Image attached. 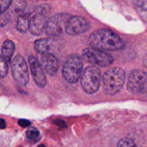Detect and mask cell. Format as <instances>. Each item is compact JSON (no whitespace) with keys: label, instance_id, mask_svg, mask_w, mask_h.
Here are the masks:
<instances>
[{"label":"cell","instance_id":"5bb4252c","mask_svg":"<svg viewBox=\"0 0 147 147\" xmlns=\"http://www.w3.org/2000/svg\"><path fill=\"white\" fill-rule=\"evenodd\" d=\"M27 2L24 1H14L11 4L7 11L11 18L14 17H20L23 14L24 9L26 7Z\"/></svg>","mask_w":147,"mask_h":147},{"label":"cell","instance_id":"4fadbf2b","mask_svg":"<svg viewBox=\"0 0 147 147\" xmlns=\"http://www.w3.org/2000/svg\"><path fill=\"white\" fill-rule=\"evenodd\" d=\"M55 42L54 39L44 38L40 39L34 42V47L37 53H51L54 49Z\"/></svg>","mask_w":147,"mask_h":147},{"label":"cell","instance_id":"3957f363","mask_svg":"<svg viewBox=\"0 0 147 147\" xmlns=\"http://www.w3.org/2000/svg\"><path fill=\"white\" fill-rule=\"evenodd\" d=\"M83 64L81 58L78 55H71L66 60L63 65L62 74L66 81L76 83L82 76Z\"/></svg>","mask_w":147,"mask_h":147},{"label":"cell","instance_id":"d6986e66","mask_svg":"<svg viewBox=\"0 0 147 147\" xmlns=\"http://www.w3.org/2000/svg\"><path fill=\"white\" fill-rule=\"evenodd\" d=\"M8 73L7 63L1 55H0V79L4 78Z\"/></svg>","mask_w":147,"mask_h":147},{"label":"cell","instance_id":"8992f818","mask_svg":"<svg viewBox=\"0 0 147 147\" xmlns=\"http://www.w3.org/2000/svg\"><path fill=\"white\" fill-rule=\"evenodd\" d=\"M71 16L67 14H57L50 17L46 23L45 31L48 36H60L66 31L67 22Z\"/></svg>","mask_w":147,"mask_h":147},{"label":"cell","instance_id":"ffe728a7","mask_svg":"<svg viewBox=\"0 0 147 147\" xmlns=\"http://www.w3.org/2000/svg\"><path fill=\"white\" fill-rule=\"evenodd\" d=\"M117 147H137L134 141L130 138H123L118 143Z\"/></svg>","mask_w":147,"mask_h":147},{"label":"cell","instance_id":"cb8c5ba5","mask_svg":"<svg viewBox=\"0 0 147 147\" xmlns=\"http://www.w3.org/2000/svg\"><path fill=\"white\" fill-rule=\"evenodd\" d=\"M55 123L58 125L59 126H61V127H66V126H67L65 122L63 121L62 120H55Z\"/></svg>","mask_w":147,"mask_h":147},{"label":"cell","instance_id":"4316f807","mask_svg":"<svg viewBox=\"0 0 147 147\" xmlns=\"http://www.w3.org/2000/svg\"><path fill=\"white\" fill-rule=\"evenodd\" d=\"M37 147H46V146H45L44 144H40V145H39V146H37Z\"/></svg>","mask_w":147,"mask_h":147},{"label":"cell","instance_id":"7c38bea8","mask_svg":"<svg viewBox=\"0 0 147 147\" xmlns=\"http://www.w3.org/2000/svg\"><path fill=\"white\" fill-rule=\"evenodd\" d=\"M29 63H30L32 75L35 83L39 87H45L47 84V78L43 72L42 68L39 64L37 58L33 55H30L29 57Z\"/></svg>","mask_w":147,"mask_h":147},{"label":"cell","instance_id":"484cf974","mask_svg":"<svg viewBox=\"0 0 147 147\" xmlns=\"http://www.w3.org/2000/svg\"><path fill=\"white\" fill-rule=\"evenodd\" d=\"M143 63H144V64L145 65V66H146V67H147V55H146L144 57Z\"/></svg>","mask_w":147,"mask_h":147},{"label":"cell","instance_id":"7402d4cb","mask_svg":"<svg viewBox=\"0 0 147 147\" xmlns=\"http://www.w3.org/2000/svg\"><path fill=\"white\" fill-rule=\"evenodd\" d=\"M11 3H12V1H10V0H0V14L7 11Z\"/></svg>","mask_w":147,"mask_h":147},{"label":"cell","instance_id":"7a4b0ae2","mask_svg":"<svg viewBox=\"0 0 147 147\" xmlns=\"http://www.w3.org/2000/svg\"><path fill=\"white\" fill-rule=\"evenodd\" d=\"M125 72L121 67L109 69L103 75V88L109 95H115L123 88L125 83Z\"/></svg>","mask_w":147,"mask_h":147},{"label":"cell","instance_id":"52a82bcc","mask_svg":"<svg viewBox=\"0 0 147 147\" xmlns=\"http://www.w3.org/2000/svg\"><path fill=\"white\" fill-rule=\"evenodd\" d=\"M48 5H41L37 11H34V14H32L30 21V33L33 35L38 36L41 34L43 30L45 28L46 17L49 13Z\"/></svg>","mask_w":147,"mask_h":147},{"label":"cell","instance_id":"ba28073f","mask_svg":"<svg viewBox=\"0 0 147 147\" xmlns=\"http://www.w3.org/2000/svg\"><path fill=\"white\" fill-rule=\"evenodd\" d=\"M12 77L20 86H24L29 81V72L27 63L22 56H16L11 63Z\"/></svg>","mask_w":147,"mask_h":147},{"label":"cell","instance_id":"30bf717a","mask_svg":"<svg viewBox=\"0 0 147 147\" xmlns=\"http://www.w3.org/2000/svg\"><path fill=\"white\" fill-rule=\"evenodd\" d=\"M37 60L42 70L50 76H55L58 70V63L55 56L50 53H37Z\"/></svg>","mask_w":147,"mask_h":147},{"label":"cell","instance_id":"603a6c76","mask_svg":"<svg viewBox=\"0 0 147 147\" xmlns=\"http://www.w3.org/2000/svg\"><path fill=\"white\" fill-rule=\"evenodd\" d=\"M18 124L20 125L22 127H28L31 125V122L29 120H27V119H20L18 121Z\"/></svg>","mask_w":147,"mask_h":147},{"label":"cell","instance_id":"44dd1931","mask_svg":"<svg viewBox=\"0 0 147 147\" xmlns=\"http://www.w3.org/2000/svg\"><path fill=\"white\" fill-rule=\"evenodd\" d=\"M11 20V17L7 11H4V13H1V14H0V26L4 27L6 24H8Z\"/></svg>","mask_w":147,"mask_h":147},{"label":"cell","instance_id":"6da1fadb","mask_svg":"<svg viewBox=\"0 0 147 147\" xmlns=\"http://www.w3.org/2000/svg\"><path fill=\"white\" fill-rule=\"evenodd\" d=\"M89 44L93 48L103 51H116L125 47V42L119 36L106 29L96 30L92 33L89 37Z\"/></svg>","mask_w":147,"mask_h":147},{"label":"cell","instance_id":"9c48e42d","mask_svg":"<svg viewBox=\"0 0 147 147\" xmlns=\"http://www.w3.org/2000/svg\"><path fill=\"white\" fill-rule=\"evenodd\" d=\"M147 87V74L141 70H134L131 72L128 80L127 88L133 93H142Z\"/></svg>","mask_w":147,"mask_h":147},{"label":"cell","instance_id":"d4e9b609","mask_svg":"<svg viewBox=\"0 0 147 147\" xmlns=\"http://www.w3.org/2000/svg\"><path fill=\"white\" fill-rule=\"evenodd\" d=\"M6 128V123L5 121L3 119H0V129H4Z\"/></svg>","mask_w":147,"mask_h":147},{"label":"cell","instance_id":"e0dca14e","mask_svg":"<svg viewBox=\"0 0 147 147\" xmlns=\"http://www.w3.org/2000/svg\"><path fill=\"white\" fill-rule=\"evenodd\" d=\"M134 3L139 9V13L142 18L147 20V1H136Z\"/></svg>","mask_w":147,"mask_h":147},{"label":"cell","instance_id":"5b68a950","mask_svg":"<svg viewBox=\"0 0 147 147\" xmlns=\"http://www.w3.org/2000/svg\"><path fill=\"white\" fill-rule=\"evenodd\" d=\"M82 56L88 63L100 67H107L113 62V57L110 53L93 47L84 49Z\"/></svg>","mask_w":147,"mask_h":147},{"label":"cell","instance_id":"9a60e30c","mask_svg":"<svg viewBox=\"0 0 147 147\" xmlns=\"http://www.w3.org/2000/svg\"><path fill=\"white\" fill-rule=\"evenodd\" d=\"M31 13H23L17 19V30L21 33L27 32L30 28V21L31 18Z\"/></svg>","mask_w":147,"mask_h":147},{"label":"cell","instance_id":"ac0fdd59","mask_svg":"<svg viewBox=\"0 0 147 147\" xmlns=\"http://www.w3.org/2000/svg\"><path fill=\"white\" fill-rule=\"evenodd\" d=\"M26 137L28 140L32 142H36L40 137V131L36 128L30 127L26 131Z\"/></svg>","mask_w":147,"mask_h":147},{"label":"cell","instance_id":"2e32d148","mask_svg":"<svg viewBox=\"0 0 147 147\" xmlns=\"http://www.w3.org/2000/svg\"><path fill=\"white\" fill-rule=\"evenodd\" d=\"M15 50V45L11 40H5L1 47V55L4 57L7 64L11 63L14 52Z\"/></svg>","mask_w":147,"mask_h":147},{"label":"cell","instance_id":"8fae6325","mask_svg":"<svg viewBox=\"0 0 147 147\" xmlns=\"http://www.w3.org/2000/svg\"><path fill=\"white\" fill-rule=\"evenodd\" d=\"M90 24L83 17L79 16L70 17L67 22L65 32L69 35H78L88 30Z\"/></svg>","mask_w":147,"mask_h":147},{"label":"cell","instance_id":"277c9868","mask_svg":"<svg viewBox=\"0 0 147 147\" xmlns=\"http://www.w3.org/2000/svg\"><path fill=\"white\" fill-rule=\"evenodd\" d=\"M81 86L86 93L92 94L98 90L100 83V71L96 66H88L81 76Z\"/></svg>","mask_w":147,"mask_h":147}]
</instances>
